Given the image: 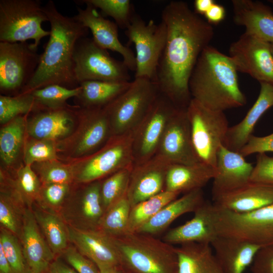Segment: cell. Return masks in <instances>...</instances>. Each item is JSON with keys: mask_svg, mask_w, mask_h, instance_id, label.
I'll use <instances>...</instances> for the list:
<instances>
[{"mask_svg": "<svg viewBox=\"0 0 273 273\" xmlns=\"http://www.w3.org/2000/svg\"><path fill=\"white\" fill-rule=\"evenodd\" d=\"M250 181L273 186V156L258 154Z\"/></svg>", "mask_w": 273, "mask_h": 273, "instance_id": "bcb514c9", "label": "cell"}, {"mask_svg": "<svg viewBox=\"0 0 273 273\" xmlns=\"http://www.w3.org/2000/svg\"><path fill=\"white\" fill-rule=\"evenodd\" d=\"M17 180L18 189L28 204L40 194L39 179L30 165H25L20 168Z\"/></svg>", "mask_w": 273, "mask_h": 273, "instance_id": "ee69618b", "label": "cell"}, {"mask_svg": "<svg viewBox=\"0 0 273 273\" xmlns=\"http://www.w3.org/2000/svg\"><path fill=\"white\" fill-rule=\"evenodd\" d=\"M234 23L245 27V32L273 43V12L262 3L251 0H233Z\"/></svg>", "mask_w": 273, "mask_h": 273, "instance_id": "603a6c76", "label": "cell"}, {"mask_svg": "<svg viewBox=\"0 0 273 273\" xmlns=\"http://www.w3.org/2000/svg\"><path fill=\"white\" fill-rule=\"evenodd\" d=\"M68 191V184H45L41 195L44 203L48 207L57 208L62 205Z\"/></svg>", "mask_w": 273, "mask_h": 273, "instance_id": "c3c4849f", "label": "cell"}, {"mask_svg": "<svg viewBox=\"0 0 273 273\" xmlns=\"http://www.w3.org/2000/svg\"><path fill=\"white\" fill-rule=\"evenodd\" d=\"M167 28L164 48L154 82L159 92L177 109H187L192 99L189 82L197 60L214 36L212 25L186 2L174 1L162 12Z\"/></svg>", "mask_w": 273, "mask_h": 273, "instance_id": "6da1fadb", "label": "cell"}, {"mask_svg": "<svg viewBox=\"0 0 273 273\" xmlns=\"http://www.w3.org/2000/svg\"><path fill=\"white\" fill-rule=\"evenodd\" d=\"M125 33L128 44H134L136 50L135 78H146L154 81L166 40L165 23L161 20L156 24L153 20L146 23L134 13Z\"/></svg>", "mask_w": 273, "mask_h": 273, "instance_id": "9c48e42d", "label": "cell"}, {"mask_svg": "<svg viewBox=\"0 0 273 273\" xmlns=\"http://www.w3.org/2000/svg\"><path fill=\"white\" fill-rule=\"evenodd\" d=\"M205 201L202 189L185 193L164 206L135 233L152 236L159 234L167 229L180 216L194 212Z\"/></svg>", "mask_w": 273, "mask_h": 273, "instance_id": "4316f807", "label": "cell"}, {"mask_svg": "<svg viewBox=\"0 0 273 273\" xmlns=\"http://www.w3.org/2000/svg\"><path fill=\"white\" fill-rule=\"evenodd\" d=\"M170 165L154 156L146 162L133 166L126 194L131 207L165 191Z\"/></svg>", "mask_w": 273, "mask_h": 273, "instance_id": "ac0fdd59", "label": "cell"}, {"mask_svg": "<svg viewBox=\"0 0 273 273\" xmlns=\"http://www.w3.org/2000/svg\"><path fill=\"white\" fill-rule=\"evenodd\" d=\"M67 226L69 242L92 261L100 272L121 269L118 254L111 237L99 228L80 229L68 224Z\"/></svg>", "mask_w": 273, "mask_h": 273, "instance_id": "2e32d148", "label": "cell"}, {"mask_svg": "<svg viewBox=\"0 0 273 273\" xmlns=\"http://www.w3.org/2000/svg\"><path fill=\"white\" fill-rule=\"evenodd\" d=\"M187 113L193 147L199 162L216 168L217 153L229 128L224 112L208 109L192 99Z\"/></svg>", "mask_w": 273, "mask_h": 273, "instance_id": "ba28073f", "label": "cell"}, {"mask_svg": "<svg viewBox=\"0 0 273 273\" xmlns=\"http://www.w3.org/2000/svg\"><path fill=\"white\" fill-rule=\"evenodd\" d=\"M25 120L22 116L12 120L0 131V155L6 165L17 159L22 146L26 128Z\"/></svg>", "mask_w": 273, "mask_h": 273, "instance_id": "e575fe53", "label": "cell"}, {"mask_svg": "<svg viewBox=\"0 0 273 273\" xmlns=\"http://www.w3.org/2000/svg\"><path fill=\"white\" fill-rule=\"evenodd\" d=\"M112 238L123 273H178L177 254L173 245L139 233Z\"/></svg>", "mask_w": 273, "mask_h": 273, "instance_id": "277c9868", "label": "cell"}, {"mask_svg": "<svg viewBox=\"0 0 273 273\" xmlns=\"http://www.w3.org/2000/svg\"><path fill=\"white\" fill-rule=\"evenodd\" d=\"M213 201L220 209L237 213L250 212L273 204V186L249 181Z\"/></svg>", "mask_w": 273, "mask_h": 273, "instance_id": "7402d4cb", "label": "cell"}, {"mask_svg": "<svg viewBox=\"0 0 273 273\" xmlns=\"http://www.w3.org/2000/svg\"><path fill=\"white\" fill-rule=\"evenodd\" d=\"M131 81H86L76 97L86 109H104L128 88Z\"/></svg>", "mask_w": 273, "mask_h": 273, "instance_id": "1f68e13d", "label": "cell"}, {"mask_svg": "<svg viewBox=\"0 0 273 273\" xmlns=\"http://www.w3.org/2000/svg\"><path fill=\"white\" fill-rule=\"evenodd\" d=\"M223 273H244L260 247L226 237L218 236L211 244Z\"/></svg>", "mask_w": 273, "mask_h": 273, "instance_id": "484cf974", "label": "cell"}, {"mask_svg": "<svg viewBox=\"0 0 273 273\" xmlns=\"http://www.w3.org/2000/svg\"><path fill=\"white\" fill-rule=\"evenodd\" d=\"M156 83L134 78L130 86L104 108L113 136L131 133L146 116L159 94Z\"/></svg>", "mask_w": 273, "mask_h": 273, "instance_id": "8992f818", "label": "cell"}, {"mask_svg": "<svg viewBox=\"0 0 273 273\" xmlns=\"http://www.w3.org/2000/svg\"><path fill=\"white\" fill-rule=\"evenodd\" d=\"M215 167L199 162L193 164H170L166 178L165 191L181 193L202 189L216 175Z\"/></svg>", "mask_w": 273, "mask_h": 273, "instance_id": "83f0119b", "label": "cell"}, {"mask_svg": "<svg viewBox=\"0 0 273 273\" xmlns=\"http://www.w3.org/2000/svg\"><path fill=\"white\" fill-rule=\"evenodd\" d=\"M179 194L165 190L132 206L129 215L126 234L136 232L164 206L177 198Z\"/></svg>", "mask_w": 273, "mask_h": 273, "instance_id": "836d02e7", "label": "cell"}, {"mask_svg": "<svg viewBox=\"0 0 273 273\" xmlns=\"http://www.w3.org/2000/svg\"><path fill=\"white\" fill-rule=\"evenodd\" d=\"M268 2H269V3H270L271 4L273 5V0H269V1H268Z\"/></svg>", "mask_w": 273, "mask_h": 273, "instance_id": "680465c9", "label": "cell"}, {"mask_svg": "<svg viewBox=\"0 0 273 273\" xmlns=\"http://www.w3.org/2000/svg\"><path fill=\"white\" fill-rule=\"evenodd\" d=\"M74 74L79 85L86 81H130L129 69L123 61L110 55L87 37L77 42L74 54Z\"/></svg>", "mask_w": 273, "mask_h": 273, "instance_id": "30bf717a", "label": "cell"}, {"mask_svg": "<svg viewBox=\"0 0 273 273\" xmlns=\"http://www.w3.org/2000/svg\"><path fill=\"white\" fill-rule=\"evenodd\" d=\"M85 125L75 149L77 155L92 154L112 136L110 121L104 109L84 108Z\"/></svg>", "mask_w": 273, "mask_h": 273, "instance_id": "f546056e", "label": "cell"}, {"mask_svg": "<svg viewBox=\"0 0 273 273\" xmlns=\"http://www.w3.org/2000/svg\"><path fill=\"white\" fill-rule=\"evenodd\" d=\"M176 250L178 273H223L210 244L186 243Z\"/></svg>", "mask_w": 273, "mask_h": 273, "instance_id": "4dcf8cb0", "label": "cell"}, {"mask_svg": "<svg viewBox=\"0 0 273 273\" xmlns=\"http://www.w3.org/2000/svg\"><path fill=\"white\" fill-rule=\"evenodd\" d=\"M225 15L224 8L215 3L206 12L204 16L206 19V21L209 24L216 25L224 19Z\"/></svg>", "mask_w": 273, "mask_h": 273, "instance_id": "816d5d0a", "label": "cell"}, {"mask_svg": "<svg viewBox=\"0 0 273 273\" xmlns=\"http://www.w3.org/2000/svg\"><path fill=\"white\" fill-rule=\"evenodd\" d=\"M81 87L68 88L58 85L52 84L30 92L36 101L43 107L58 109L65 107L66 101L76 97L80 93Z\"/></svg>", "mask_w": 273, "mask_h": 273, "instance_id": "f35d334b", "label": "cell"}, {"mask_svg": "<svg viewBox=\"0 0 273 273\" xmlns=\"http://www.w3.org/2000/svg\"><path fill=\"white\" fill-rule=\"evenodd\" d=\"M133 167L118 170L101 181V196L105 212L113 204L126 196Z\"/></svg>", "mask_w": 273, "mask_h": 273, "instance_id": "8d00e7d4", "label": "cell"}, {"mask_svg": "<svg viewBox=\"0 0 273 273\" xmlns=\"http://www.w3.org/2000/svg\"><path fill=\"white\" fill-rule=\"evenodd\" d=\"M132 132L113 136L82 163L77 180L88 184L121 169L133 166Z\"/></svg>", "mask_w": 273, "mask_h": 273, "instance_id": "7c38bea8", "label": "cell"}, {"mask_svg": "<svg viewBox=\"0 0 273 273\" xmlns=\"http://www.w3.org/2000/svg\"><path fill=\"white\" fill-rule=\"evenodd\" d=\"M131 208L127 196L122 198L105 211L98 228L111 237L125 234Z\"/></svg>", "mask_w": 273, "mask_h": 273, "instance_id": "d590c367", "label": "cell"}, {"mask_svg": "<svg viewBox=\"0 0 273 273\" xmlns=\"http://www.w3.org/2000/svg\"><path fill=\"white\" fill-rule=\"evenodd\" d=\"M57 157L53 141L33 139L24 147V160L25 165L54 160Z\"/></svg>", "mask_w": 273, "mask_h": 273, "instance_id": "b9f144b4", "label": "cell"}, {"mask_svg": "<svg viewBox=\"0 0 273 273\" xmlns=\"http://www.w3.org/2000/svg\"><path fill=\"white\" fill-rule=\"evenodd\" d=\"M229 52L237 72L247 73L260 83L273 84V55L270 43L244 32L231 43Z\"/></svg>", "mask_w": 273, "mask_h": 273, "instance_id": "5bb4252c", "label": "cell"}, {"mask_svg": "<svg viewBox=\"0 0 273 273\" xmlns=\"http://www.w3.org/2000/svg\"><path fill=\"white\" fill-rule=\"evenodd\" d=\"M250 267L252 273H273V246L260 248Z\"/></svg>", "mask_w": 273, "mask_h": 273, "instance_id": "f907efd6", "label": "cell"}, {"mask_svg": "<svg viewBox=\"0 0 273 273\" xmlns=\"http://www.w3.org/2000/svg\"><path fill=\"white\" fill-rule=\"evenodd\" d=\"M214 3L213 0H196L194 2V12L198 15H204Z\"/></svg>", "mask_w": 273, "mask_h": 273, "instance_id": "db71d44e", "label": "cell"}, {"mask_svg": "<svg viewBox=\"0 0 273 273\" xmlns=\"http://www.w3.org/2000/svg\"><path fill=\"white\" fill-rule=\"evenodd\" d=\"M46 273H77L75 270L59 260L53 261Z\"/></svg>", "mask_w": 273, "mask_h": 273, "instance_id": "f5cc1de1", "label": "cell"}, {"mask_svg": "<svg viewBox=\"0 0 273 273\" xmlns=\"http://www.w3.org/2000/svg\"><path fill=\"white\" fill-rule=\"evenodd\" d=\"M28 123L27 130L31 137L51 141L68 136L73 126L72 115L65 107L38 113Z\"/></svg>", "mask_w": 273, "mask_h": 273, "instance_id": "f1b7e54d", "label": "cell"}, {"mask_svg": "<svg viewBox=\"0 0 273 273\" xmlns=\"http://www.w3.org/2000/svg\"><path fill=\"white\" fill-rule=\"evenodd\" d=\"M19 235L30 273L46 272L53 261L55 255L50 248L30 209H25L22 213Z\"/></svg>", "mask_w": 273, "mask_h": 273, "instance_id": "ffe728a7", "label": "cell"}, {"mask_svg": "<svg viewBox=\"0 0 273 273\" xmlns=\"http://www.w3.org/2000/svg\"><path fill=\"white\" fill-rule=\"evenodd\" d=\"M33 43L0 42V89L18 93L26 86L38 66L40 55Z\"/></svg>", "mask_w": 273, "mask_h": 273, "instance_id": "8fae6325", "label": "cell"}, {"mask_svg": "<svg viewBox=\"0 0 273 273\" xmlns=\"http://www.w3.org/2000/svg\"><path fill=\"white\" fill-rule=\"evenodd\" d=\"M194 213L191 219L168 231L162 239L173 245L190 243L211 245L218 236L214 224V204L205 201Z\"/></svg>", "mask_w": 273, "mask_h": 273, "instance_id": "44dd1931", "label": "cell"}, {"mask_svg": "<svg viewBox=\"0 0 273 273\" xmlns=\"http://www.w3.org/2000/svg\"><path fill=\"white\" fill-rule=\"evenodd\" d=\"M40 178L45 184H69L73 174L70 169L54 160L38 163Z\"/></svg>", "mask_w": 273, "mask_h": 273, "instance_id": "7bdbcfd3", "label": "cell"}, {"mask_svg": "<svg viewBox=\"0 0 273 273\" xmlns=\"http://www.w3.org/2000/svg\"><path fill=\"white\" fill-rule=\"evenodd\" d=\"M0 247L2 248L13 273H30L22 246L16 236L4 228L1 229Z\"/></svg>", "mask_w": 273, "mask_h": 273, "instance_id": "60d3db41", "label": "cell"}, {"mask_svg": "<svg viewBox=\"0 0 273 273\" xmlns=\"http://www.w3.org/2000/svg\"><path fill=\"white\" fill-rule=\"evenodd\" d=\"M43 10L50 23L49 39L33 77L21 94L52 84L68 88L79 86L74 74V54L77 41L87 36L88 29L73 17L62 14L52 0Z\"/></svg>", "mask_w": 273, "mask_h": 273, "instance_id": "7a4b0ae2", "label": "cell"}, {"mask_svg": "<svg viewBox=\"0 0 273 273\" xmlns=\"http://www.w3.org/2000/svg\"><path fill=\"white\" fill-rule=\"evenodd\" d=\"M62 254L77 273H100L96 265L75 247H68Z\"/></svg>", "mask_w": 273, "mask_h": 273, "instance_id": "7dc6e473", "label": "cell"}, {"mask_svg": "<svg viewBox=\"0 0 273 273\" xmlns=\"http://www.w3.org/2000/svg\"><path fill=\"white\" fill-rule=\"evenodd\" d=\"M270 49L273 55V43H270Z\"/></svg>", "mask_w": 273, "mask_h": 273, "instance_id": "6f0895ef", "label": "cell"}, {"mask_svg": "<svg viewBox=\"0 0 273 273\" xmlns=\"http://www.w3.org/2000/svg\"><path fill=\"white\" fill-rule=\"evenodd\" d=\"M0 273H13L1 247H0Z\"/></svg>", "mask_w": 273, "mask_h": 273, "instance_id": "11a10c76", "label": "cell"}, {"mask_svg": "<svg viewBox=\"0 0 273 273\" xmlns=\"http://www.w3.org/2000/svg\"><path fill=\"white\" fill-rule=\"evenodd\" d=\"M239 152L223 145L220 146L216 156V173L212 179V199L250 181L253 166Z\"/></svg>", "mask_w": 273, "mask_h": 273, "instance_id": "d6986e66", "label": "cell"}, {"mask_svg": "<svg viewBox=\"0 0 273 273\" xmlns=\"http://www.w3.org/2000/svg\"><path fill=\"white\" fill-rule=\"evenodd\" d=\"M0 223L2 228L15 236L19 235L21 223L18 211L12 200L2 193L0 198Z\"/></svg>", "mask_w": 273, "mask_h": 273, "instance_id": "f6af8a7d", "label": "cell"}, {"mask_svg": "<svg viewBox=\"0 0 273 273\" xmlns=\"http://www.w3.org/2000/svg\"><path fill=\"white\" fill-rule=\"evenodd\" d=\"M154 156L169 164L199 162L192 143L187 109H176L172 114Z\"/></svg>", "mask_w": 273, "mask_h": 273, "instance_id": "9a60e30c", "label": "cell"}, {"mask_svg": "<svg viewBox=\"0 0 273 273\" xmlns=\"http://www.w3.org/2000/svg\"><path fill=\"white\" fill-rule=\"evenodd\" d=\"M35 219L50 248L54 255L62 253L69 242L67 224L51 209H32Z\"/></svg>", "mask_w": 273, "mask_h": 273, "instance_id": "d6a6232c", "label": "cell"}, {"mask_svg": "<svg viewBox=\"0 0 273 273\" xmlns=\"http://www.w3.org/2000/svg\"><path fill=\"white\" fill-rule=\"evenodd\" d=\"M176 109L168 98L159 93L146 116L132 132L133 166L155 155L166 124Z\"/></svg>", "mask_w": 273, "mask_h": 273, "instance_id": "4fadbf2b", "label": "cell"}, {"mask_svg": "<svg viewBox=\"0 0 273 273\" xmlns=\"http://www.w3.org/2000/svg\"><path fill=\"white\" fill-rule=\"evenodd\" d=\"M189 87L192 99L212 110L224 112L247 103L231 59L210 45L200 54Z\"/></svg>", "mask_w": 273, "mask_h": 273, "instance_id": "3957f363", "label": "cell"}, {"mask_svg": "<svg viewBox=\"0 0 273 273\" xmlns=\"http://www.w3.org/2000/svg\"><path fill=\"white\" fill-rule=\"evenodd\" d=\"M260 83V92L253 106L240 122L228 129L223 145L231 151L239 152L252 135L257 121L273 106V84Z\"/></svg>", "mask_w": 273, "mask_h": 273, "instance_id": "d4e9b609", "label": "cell"}, {"mask_svg": "<svg viewBox=\"0 0 273 273\" xmlns=\"http://www.w3.org/2000/svg\"><path fill=\"white\" fill-rule=\"evenodd\" d=\"M37 107L38 104L30 93L14 96H0V122L7 123L14 118L26 114Z\"/></svg>", "mask_w": 273, "mask_h": 273, "instance_id": "74e56055", "label": "cell"}, {"mask_svg": "<svg viewBox=\"0 0 273 273\" xmlns=\"http://www.w3.org/2000/svg\"><path fill=\"white\" fill-rule=\"evenodd\" d=\"M103 15L113 18L115 23L122 29H126L134 13L129 0H87Z\"/></svg>", "mask_w": 273, "mask_h": 273, "instance_id": "ab89813d", "label": "cell"}, {"mask_svg": "<svg viewBox=\"0 0 273 273\" xmlns=\"http://www.w3.org/2000/svg\"><path fill=\"white\" fill-rule=\"evenodd\" d=\"M100 273H123V272L121 269H116V270H112L102 272Z\"/></svg>", "mask_w": 273, "mask_h": 273, "instance_id": "9f6ffc18", "label": "cell"}, {"mask_svg": "<svg viewBox=\"0 0 273 273\" xmlns=\"http://www.w3.org/2000/svg\"><path fill=\"white\" fill-rule=\"evenodd\" d=\"M80 2L86 7L84 9L77 7V14L73 18L91 31L93 39L99 47L120 54L129 70L135 72V56L128 47L122 44L119 40L117 25L105 18L87 0Z\"/></svg>", "mask_w": 273, "mask_h": 273, "instance_id": "e0dca14e", "label": "cell"}, {"mask_svg": "<svg viewBox=\"0 0 273 273\" xmlns=\"http://www.w3.org/2000/svg\"><path fill=\"white\" fill-rule=\"evenodd\" d=\"M273 152V133L263 136L251 135L239 153L244 157L254 153Z\"/></svg>", "mask_w": 273, "mask_h": 273, "instance_id": "681fc988", "label": "cell"}, {"mask_svg": "<svg viewBox=\"0 0 273 273\" xmlns=\"http://www.w3.org/2000/svg\"><path fill=\"white\" fill-rule=\"evenodd\" d=\"M214 206V224L218 236L236 239L261 248L273 246V204L244 213Z\"/></svg>", "mask_w": 273, "mask_h": 273, "instance_id": "52a82bcc", "label": "cell"}, {"mask_svg": "<svg viewBox=\"0 0 273 273\" xmlns=\"http://www.w3.org/2000/svg\"><path fill=\"white\" fill-rule=\"evenodd\" d=\"M49 21L39 0H0V42L32 39L38 48L50 31L42 28Z\"/></svg>", "mask_w": 273, "mask_h": 273, "instance_id": "5b68a950", "label": "cell"}, {"mask_svg": "<svg viewBox=\"0 0 273 273\" xmlns=\"http://www.w3.org/2000/svg\"><path fill=\"white\" fill-rule=\"evenodd\" d=\"M101 181L88 183L75 203L65 209L68 224L80 229L98 228L105 213L101 196Z\"/></svg>", "mask_w": 273, "mask_h": 273, "instance_id": "cb8c5ba5", "label": "cell"}]
</instances>
